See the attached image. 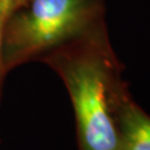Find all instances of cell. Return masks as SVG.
Masks as SVG:
<instances>
[{
  "mask_svg": "<svg viewBox=\"0 0 150 150\" xmlns=\"http://www.w3.org/2000/svg\"><path fill=\"white\" fill-rule=\"evenodd\" d=\"M21 0H0V103L3 99V88H4V80H5L6 73L4 69L3 64V33L5 21L9 16V14L13 11Z\"/></svg>",
  "mask_w": 150,
  "mask_h": 150,
  "instance_id": "cell-4",
  "label": "cell"
},
{
  "mask_svg": "<svg viewBox=\"0 0 150 150\" xmlns=\"http://www.w3.org/2000/svg\"><path fill=\"white\" fill-rule=\"evenodd\" d=\"M105 19V0H21L3 33V64L8 74L39 60Z\"/></svg>",
  "mask_w": 150,
  "mask_h": 150,
  "instance_id": "cell-2",
  "label": "cell"
},
{
  "mask_svg": "<svg viewBox=\"0 0 150 150\" xmlns=\"http://www.w3.org/2000/svg\"><path fill=\"white\" fill-rule=\"evenodd\" d=\"M58 74L70 96L79 150H116L115 114L128 85L105 19L39 59Z\"/></svg>",
  "mask_w": 150,
  "mask_h": 150,
  "instance_id": "cell-1",
  "label": "cell"
},
{
  "mask_svg": "<svg viewBox=\"0 0 150 150\" xmlns=\"http://www.w3.org/2000/svg\"><path fill=\"white\" fill-rule=\"evenodd\" d=\"M118 130L116 150H150V115L126 91L115 114Z\"/></svg>",
  "mask_w": 150,
  "mask_h": 150,
  "instance_id": "cell-3",
  "label": "cell"
}]
</instances>
